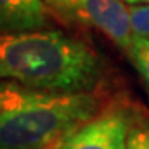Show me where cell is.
<instances>
[{"mask_svg":"<svg viewBox=\"0 0 149 149\" xmlns=\"http://www.w3.org/2000/svg\"><path fill=\"white\" fill-rule=\"evenodd\" d=\"M129 58L133 60L136 70L139 71L146 86L149 88V38L134 37L133 48L129 52Z\"/></svg>","mask_w":149,"mask_h":149,"instance_id":"obj_7","label":"cell"},{"mask_svg":"<svg viewBox=\"0 0 149 149\" xmlns=\"http://www.w3.org/2000/svg\"><path fill=\"white\" fill-rule=\"evenodd\" d=\"M52 8L43 0H0V35L52 27Z\"/></svg>","mask_w":149,"mask_h":149,"instance_id":"obj_5","label":"cell"},{"mask_svg":"<svg viewBox=\"0 0 149 149\" xmlns=\"http://www.w3.org/2000/svg\"><path fill=\"white\" fill-rule=\"evenodd\" d=\"M131 121L133 113L126 106H106L56 149H126Z\"/></svg>","mask_w":149,"mask_h":149,"instance_id":"obj_3","label":"cell"},{"mask_svg":"<svg viewBox=\"0 0 149 149\" xmlns=\"http://www.w3.org/2000/svg\"><path fill=\"white\" fill-rule=\"evenodd\" d=\"M129 20L134 37L149 38V3L129 5Z\"/></svg>","mask_w":149,"mask_h":149,"instance_id":"obj_8","label":"cell"},{"mask_svg":"<svg viewBox=\"0 0 149 149\" xmlns=\"http://www.w3.org/2000/svg\"><path fill=\"white\" fill-rule=\"evenodd\" d=\"M126 149H149V116L133 113Z\"/></svg>","mask_w":149,"mask_h":149,"instance_id":"obj_6","label":"cell"},{"mask_svg":"<svg viewBox=\"0 0 149 149\" xmlns=\"http://www.w3.org/2000/svg\"><path fill=\"white\" fill-rule=\"evenodd\" d=\"M100 111L93 91H40L0 80V149H56Z\"/></svg>","mask_w":149,"mask_h":149,"instance_id":"obj_2","label":"cell"},{"mask_svg":"<svg viewBox=\"0 0 149 149\" xmlns=\"http://www.w3.org/2000/svg\"><path fill=\"white\" fill-rule=\"evenodd\" d=\"M103 76L95 50L60 30L0 35V80L40 91L91 93Z\"/></svg>","mask_w":149,"mask_h":149,"instance_id":"obj_1","label":"cell"},{"mask_svg":"<svg viewBox=\"0 0 149 149\" xmlns=\"http://www.w3.org/2000/svg\"><path fill=\"white\" fill-rule=\"evenodd\" d=\"M43 2L52 10H56L58 13L73 20V0H43Z\"/></svg>","mask_w":149,"mask_h":149,"instance_id":"obj_9","label":"cell"},{"mask_svg":"<svg viewBox=\"0 0 149 149\" xmlns=\"http://www.w3.org/2000/svg\"><path fill=\"white\" fill-rule=\"evenodd\" d=\"M123 2H128L129 5H138V3H149V0H123Z\"/></svg>","mask_w":149,"mask_h":149,"instance_id":"obj_10","label":"cell"},{"mask_svg":"<svg viewBox=\"0 0 149 149\" xmlns=\"http://www.w3.org/2000/svg\"><path fill=\"white\" fill-rule=\"evenodd\" d=\"M73 20L98 28L129 55L134 33L129 20V7L123 0H73Z\"/></svg>","mask_w":149,"mask_h":149,"instance_id":"obj_4","label":"cell"}]
</instances>
